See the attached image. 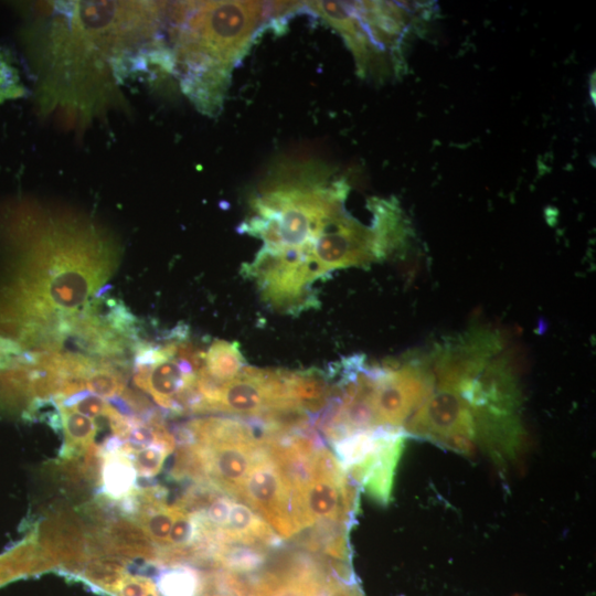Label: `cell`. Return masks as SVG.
<instances>
[{
	"label": "cell",
	"instance_id": "8",
	"mask_svg": "<svg viewBox=\"0 0 596 596\" xmlns=\"http://www.w3.org/2000/svg\"><path fill=\"white\" fill-rule=\"evenodd\" d=\"M58 406L65 432V446L62 455L65 458H72L84 454L93 445L97 429L95 422L67 406Z\"/></svg>",
	"mask_w": 596,
	"mask_h": 596
},
{
	"label": "cell",
	"instance_id": "11",
	"mask_svg": "<svg viewBox=\"0 0 596 596\" xmlns=\"http://www.w3.org/2000/svg\"><path fill=\"white\" fill-rule=\"evenodd\" d=\"M81 269H68L56 276L50 288L51 298L62 307H75L85 298V275Z\"/></svg>",
	"mask_w": 596,
	"mask_h": 596
},
{
	"label": "cell",
	"instance_id": "14",
	"mask_svg": "<svg viewBox=\"0 0 596 596\" xmlns=\"http://www.w3.org/2000/svg\"><path fill=\"white\" fill-rule=\"evenodd\" d=\"M60 405L67 406L91 418L106 416L111 421L120 416L104 398L91 393H76L67 397H61Z\"/></svg>",
	"mask_w": 596,
	"mask_h": 596
},
{
	"label": "cell",
	"instance_id": "2",
	"mask_svg": "<svg viewBox=\"0 0 596 596\" xmlns=\"http://www.w3.org/2000/svg\"><path fill=\"white\" fill-rule=\"evenodd\" d=\"M348 192L347 181L323 163H281L253 198L241 231L263 242L258 253L312 269L316 241L345 211Z\"/></svg>",
	"mask_w": 596,
	"mask_h": 596
},
{
	"label": "cell",
	"instance_id": "9",
	"mask_svg": "<svg viewBox=\"0 0 596 596\" xmlns=\"http://www.w3.org/2000/svg\"><path fill=\"white\" fill-rule=\"evenodd\" d=\"M174 513V505L168 507L161 501L147 498V500L141 501L137 522L155 545L169 547V534Z\"/></svg>",
	"mask_w": 596,
	"mask_h": 596
},
{
	"label": "cell",
	"instance_id": "16",
	"mask_svg": "<svg viewBox=\"0 0 596 596\" xmlns=\"http://www.w3.org/2000/svg\"><path fill=\"white\" fill-rule=\"evenodd\" d=\"M175 513L169 534L170 549H187L191 543L199 538L200 525L199 520L188 511L175 507Z\"/></svg>",
	"mask_w": 596,
	"mask_h": 596
},
{
	"label": "cell",
	"instance_id": "3",
	"mask_svg": "<svg viewBox=\"0 0 596 596\" xmlns=\"http://www.w3.org/2000/svg\"><path fill=\"white\" fill-rule=\"evenodd\" d=\"M307 6L345 41L362 76L401 74L408 35L433 13L430 2L312 1Z\"/></svg>",
	"mask_w": 596,
	"mask_h": 596
},
{
	"label": "cell",
	"instance_id": "7",
	"mask_svg": "<svg viewBox=\"0 0 596 596\" xmlns=\"http://www.w3.org/2000/svg\"><path fill=\"white\" fill-rule=\"evenodd\" d=\"M244 365L245 359L236 342L215 340L205 351L203 370L220 385L234 379Z\"/></svg>",
	"mask_w": 596,
	"mask_h": 596
},
{
	"label": "cell",
	"instance_id": "10",
	"mask_svg": "<svg viewBox=\"0 0 596 596\" xmlns=\"http://www.w3.org/2000/svg\"><path fill=\"white\" fill-rule=\"evenodd\" d=\"M36 536L0 555V586L23 575L41 572Z\"/></svg>",
	"mask_w": 596,
	"mask_h": 596
},
{
	"label": "cell",
	"instance_id": "15",
	"mask_svg": "<svg viewBox=\"0 0 596 596\" xmlns=\"http://www.w3.org/2000/svg\"><path fill=\"white\" fill-rule=\"evenodd\" d=\"M174 446L157 443L134 451V466L137 475L143 478L155 477L162 469L167 456Z\"/></svg>",
	"mask_w": 596,
	"mask_h": 596
},
{
	"label": "cell",
	"instance_id": "17",
	"mask_svg": "<svg viewBox=\"0 0 596 596\" xmlns=\"http://www.w3.org/2000/svg\"><path fill=\"white\" fill-rule=\"evenodd\" d=\"M111 593H117L118 596H158L156 586L150 579L125 574Z\"/></svg>",
	"mask_w": 596,
	"mask_h": 596
},
{
	"label": "cell",
	"instance_id": "13",
	"mask_svg": "<svg viewBox=\"0 0 596 596\" xmlns=\"http://www.w3.org/2000/svg\"><path fill=\"white\" fill-rule=\"evenodd\" d=\"M85 386L102 398H114L125 390V381L115 369L99 366L87 375Z\"/></svg>",
	"mask_w": 596,
	"mask_h": 596
},
{
	"label": "cell",
	"instance_id": "12",
	"mask_svg": "<svg viewBox=\"0 0 596 596\" xmlns=\"http://www.w3.org/2000/svg\"><path fill=\"white\" fill-rule=\"evenodd\" d=\"M162 596H196L201 592L198 573L188 567L164 572L158 584Z\"/></svg>",
	"mask_w": 596,
	"mask_h": 596
},
{
	"label": "cell",
	"instance_id": "1",
	"mask_svg": "<svg viewBox=\"0 0 596 596\" xmlns=\"http://www.w3.org/2000/svg\"><path fill=\"white\" fill-rule=\"evenodd\" d=\"M299 2L210 1L171 6L173 60L182 88L207 114L220 110L237 61L258 31Z\"/></svg>",
	"mask_w": 596,
	"mask_h": 596
},
{
	"label": "cell",
	"instance_id": "6",
	"mask_svg": "<svg viewBox=\"0 0 596 596\" xmlns=\"http://www.w3.org/2000/svg\"><path fill=\"white\" fill-rule=\"evenodd\" d=\"M137 471L124 449L108 450L103 461L100 480L104 492L113 499H125L135 489Z\"/></svg>",
	"mask_w": 596,
	"mask_h": 596
},
{
	"label": "cell",
	"instance_id": "18",
	"mask_svg": "<svg viewBox=\"0 0 596 596\" xmlns=\"http://www.w3.org/2000/svg\"><path fill=\"white\" fill-rule=\"evenodd\" d=\"M232 502L233 501L227 497L213 499L202 518L209 524L221 528L227 520Z\"/></svg>",
	"mask_w": 596,
	"mask_h": 596
},
{
	"label": "cell",
	"instance_id": "4",
	"mask_svg": "<svg viewBox=\"0 0 596 596\" xmlns=\"http://www.w3.org/2000/svg\"><path fill=\"white\" fill-rule=\"evenodd\" d=\"M235 498L260 514L284 539L308 528L300 492L290 483L267 446L257 457Z\"/></svg>",
	"mask_w": 596,
	"mask_h": 596
},
{
	"label": "cell",
	"instance_id": "5",
	"mask_svg": "<svg viewBox=\"0 0 596 596\" xmlns=\"http://www.w3.org/2000/svg\"><path fill=\"white\" fill-rule=\"evenodd\" d=\"M373 226H365L345 211L329 223L317 238L311 266L319 279L332 270L365 266L383 259Z\"/></svg>",
	"mask_w": 596,
	"mask_h": 596
}]
</instances>
